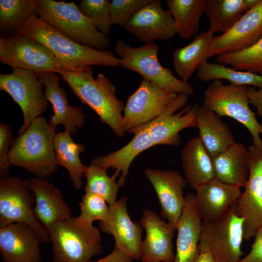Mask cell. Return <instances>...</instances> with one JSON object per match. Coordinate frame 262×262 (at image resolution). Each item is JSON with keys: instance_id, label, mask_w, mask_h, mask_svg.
<instances>
[{"instance_id": "obj_1", "label": "cell", "mask_w": 262, "mask_h": 262, "mask_svg": "<svg viewBox=\"0 0 262 262\" xmlns=\"http://www.w3.org/2000/svg\"><path fill=\"white\" fill-rule=\"evenodd\" d=\"M16 32L45 45L64 65L75 71L92 66H120V59L110 50H99L80 44L33 15Z\"/></svg>"}, {"instance_id": "obj_2", "label": "cell", "mask_w": 262, "mask_h": 262, "mask_svg": "<svg viewBox=\"0 0 262 262\" xmlns=\"http://www.w3.org/2000/svg\"><path fill=\"white\" fill-rule=\"evenodd\" d=\"M62 79L83 104L98 115L103 124L107 125L119 138L124 136L123 113L125 104L118 98L113 82L103 73L93 76L91 66L75 71L57 70Z\"/></svg>"}, {"instance_id": "obj_3", "label": "cell", "mask_w": 262, "mask_h": 262, "mask_svg": "<svg viewBox=\"0 0 262 262\" xmlns=\"http://www.w3.org/2000/svg\"><path fill=\"white\" fill-rule=\"evenodd\" d=\"M56 128L42 115L33 120L28 129L14 139L9 162L35 177L47 180L58 169L54 148Z\"/></svg>"}, {"instance_id": "obj_4", "label": "cell", "mask_w": 262, "mask_h": 262, "mask_svg": "<svg viewBox=\"0 0 262 262\" xmlns=\"http://www.w3.org/2000/svg\"><path fill=\"white\" fill-rule=\"evenodd\" d=\"M53 262H90L103 246L99 228L72 217L55 224L48 232Z\"/></svg>"}, {"instance_id": "obj_5", "label": "cell", "mask_w": 262, "mask_h": 262, "mask_svg": "<svg viewBox=\"0 0 262 262\" xmlns=\"http://www.w3.org/2000/svg\"><path fill=\"white\" fill-rule=\"evenodd\" d=\"M39 18L68 37L82 45L105 50L110 39L100 32L73 1L36 0Z\"/></svg>"}, {"instance_id": "obj_6", "label": "cell", "mask_w": 262, "mask_h": 262, "mask_svg": "<svg viewBox=\"0 0 262 262\" xmlns=\"http://www.w3.org/2000/svg\"><path fill=\"white\" fill-rule=\"evenodd\" d=\"M114 51L120 59L121 67L139 73L143 79L177 94L189 96L193 94L194 89L191 84L176 77L169 68L160 63L159 48L156 44L133 47L119 39L115 44Z\"/></svg>"}, {"instance_id": "obj_7", "label": "cell", "mask_w": 262, "mask_h": 262, "mask_svg": "<svg viewBox=\"0 0 262 262\" xmlns=\"http://www.w3.org/2000/svg\"><path fill=\"white\" fill-rule=\"evenodd\" d=\"M204 105L219 116L232 118L246 128L253 144L262 142V126L249 107L246 86L223 84L221 80L213 81L204 92Z\"/></svg>"}, {"instance_id": "obj_8", "label": "cell", "mask_w": 262, "mask_h": 262, "mask_svg": "<svg viewBox=\"0 0 262 262\" xmlns=\"http://www.w3.org/2000/svg\"><path fill=\"white\" fill-rule=\"evenodd\" d=\"M30 180L8 176L0 180V227L13 223L30 226L43 243L50 242L49 234L33 212L34 196Z\"/></svg>"}, {"instance_id": "obj_9", "label": "cell", "mask_w": 262, "mask_h": 262, "mask_svg": "<svg viewBox=\"0 0 262 262\" xmlns=\"http://www.w3.org/2000/svg\"><path fill=\"white\" fill-rule=\"evenodd\" d=\"M0 61L13 69L28 70L36 74L66 69L45 45L17 32L0 37Z\"/></svg>"}, {"instance_id": "obj_10", "label": "cell", "mask_w": 262, "mask_h": 262, "mask_svg": "<svg viewBox=\"0 0 262 262\" xmlns=\"http://www.w3.org/2000/svg\"><path fill=\"white\" fill-rule=\"evenodd\" d=\"M43 83L37 74L23 69H13L10 74L0 75V89L8 93L20 107L23 123L18 134H21L36 118L49 108Z\"/></svg>"}, {"instance_id": "obj_11", "label": "cell", "mask_w": 262, "mask_h": 262, "mask_svg": "<svg viewBox=\"0 0 262 262\" xmlns=\"http://www.w3.org/2000/svg\"><path fill=\"white\" fill-rule=\"evenodd\" d=\"M248 150L249 177L234 207L236 214L243 219L246 241L254 237L262 226V142L253 144Z\"/></svg>"}, {"instance_id": "obj_12", "label": "cell", "mask_w": 262, "mask_h": 262, "mask_svg": "<svg viewBox=\"0 0 262 262\" xmlns=\"http://www.w3.org/2000/svg\"><path fill=\"white\" fill-rule=\"evenodd\" d=\"M177 94L142 79L137 90L127 99L123 113L124 132H131L158 117Z\"/></svg>"}, {"instance_id": "obj_13", "label": "cell", "mask_w": 262, "mask_h": 262, "mask_svg": "<svg viewBox=\"0 0 262 262\" xmlns=\"http://www.w3.org/2000/svg\"><path fill=\"white\" fill-rule=\"evenodd\" d=\"M234 207L235 204L217 220L202 221V233L217 262H238L243 254V219Z\"/></svg>"}, {"instance_id": "obj_14", "label": "cell", "mask_w": 262, "mask_h": 262, "mask_svg": "<svg viewBox=\"0 0 262 262\" xmlns=\"http://www.w3.org/2000/svg\"><path fill=\"white\" fill-rule=\"evenodd\" d=\"M188 96L177 94L163 113L147 124L155 146H179L181 143L180 131L187 128L196 127V115L199 105L185 106Z\"/></svg>"}, {"instance_id": "obj_15", "label": "cell", "mask_w": 262, "mask_h": 262, "mask_svg": "<svg viewBox=\"0 0 262 262\" xmlns=\"http://www.w3.org/2000/svg\"><path fill=\"white\" fill-rule=\"evenodd\" d=\"M139 41L146 44L168 41L177 34L174 19L161 0H151L140 9L124 27Z\"/></svg>"}, {"instance_id": "obj_16", "label": "cell", "mask_w": 262, "mask_h": 262, "mask_svg": "<svg viewBox=\"0 0 262 262\" xmlns=\"http://www.w3.org/2000/svg\"><path fill=\"white\" fill-rule=\"evenodd\" d=\"M144 173L157 196L161 217L176 230L184 206V176L177 170L147 168Z\"/></svg>"}, {"instance_id": "obj_17", "label": "cell", "mask_w": 262, "mask_h": 262, "mask_svg": "<svg viewBox=\"0 0 262 262\" xmlns=\"http://www.w3.org/2000/svg\"><path fill=\"white\" fill-rule=\"evenodd\" d=\"M262 38V0L248 10L227 32L213 39L208 51L211 58L248 49Z\"/></svg>"}, {"instance_id": "obj_18", "label": "cell", "mask_w": 262, "mask_h": 262, "mask_svg": "<svg viewBox=\"0 0 262 262\" xmlns=\"http://www.w3.org/2000/svg\"><path fill=\"white\" fill-rule=\"evenodd\" d=\"M127 197L121 196L109 206L107 219L99 223L102 232L112 235L116 247L132 260L141 259L142 227L131 219L127 210Z\"/></svg>"}, {"instance_id": "obj_19", "label": "cell", "mask_w": 262, "mask_h": 262, "mask_svg": "<svg viewBox=\"0 0 262 262\" xmlns=\"http://www.w3.org/2000/svg\"><path fill=\"white\" fill-rule=\"evenodd\" d=\"M140 223L146 231L141 248L142 262H173V239L176 229L152 210L143 211Z\"/></svg>"}, {"instance_id": "obj_20", "label": "cell", "mask_w": 262, "mask_h": 262, "mask_svg": "<svg viewBox=\"0 0 262 262\" xmlns=\"http://www.w3.org/2000/svg\"><path fill=\"white\" fill-rule=\"evenodd\" d=\"M41 243L27 224L16 222L0 227V254L4 262H41Z\"/></svg>"}, {"instance_id": "obj_21", "label": "cell", "mask_w": 262, "mask_h": 262, "mask_svg": "<svg viewBox=\"0 0 262 262\" xmlns=\"http://www.w3.org/2000/svg\"><path fill=\"white\" fill-rule=\"evenodd\" d=\"M37 74L44 84L46 99L52 105L53 115L49 123L55 128L57 125H62L65 131L76 135L77 129L83 128L85 124L83 109L69 105L67 95L60 86V78L56 72L49 71Z\"/></svg>"}, {"instance_id": "obj_22", "label": "cell", "mask_w": 262, "mask_h": 262, "mask_svg": "<svg viewBox=\"0 0 262 262\" xmlns=\"http://www.w3.org/2000/svg\"><path fill=\"white\" fill-rule=\"evenodd\" d=\"M29 180V188L34 196V213L48 232L55 224L72 217V209L56 186L47 180Z\"/></svg>"}, {"instance_id": "obj_23", "label": "cell", "mask_w": 262, "mask_h": 262, "mask_svg": "<svg viewBox=\"0 0 262 262\" xmlns=\"http://www.w3.org/2000/svg\"><path fill=\"white\" fill-rule=\"evenodd\" d=\"M196 209L202 220L214 221L236 203L242 192L238 187L213 179L195 190Z\"/></svg>"}, {"instance_id": "obj_24", "label": "cell", "mask_w": 262, "mask_h": 262, "mask_svg": "<svg viewBox=\"0 0 262 262\" xmlns=\"http://www.w3.org/2000/svg\"><path fill=\"white\" fill-rule=\"evenodd\" d=\"M202 221L196 209L195 194L187 193L176 229V253L173 262H195L199 252Z\"/></svg>"}, {"instance_id": "obj_25", "label": "cell", "mask_w": 262, "mask_h": 262, "mask_svg": "<svg viewBox=\"0 0 262 262\" xmlns=\"http://www.w3.org/2000/svg\"><path fill=\"white\" fill-rule=\"evenodd\" d=\"M131 133H134V136L126 146L107 155L95 157L90 162L106 170L110 167L115 169V172L121 174L117 181L120 187L125 184L134 159L143 151L155 146L147 124L133 130Z\"/></svg>"}, {"instance_id": "obj_26", "label": "cell", "mask_w": 262, "mask_h": 262, "mask_svg": "<svg viewBox=\"0 0 262 262\" xmlns=\"http://www.w3.org/2000/svg\"><path fill=\"white\" fill-rule=\"evenodd\" d=\"M212 159L214 179L240 188L245 187L249 166L248 150L243 143L236 142Z\"/></svg>"}, {"instance_id": "obj_27", "label": "cell", "mask_w": 262, "mask_h": 262, "mask_svg": "<svg viewBox=\"0 0 262 262\" xmlns=\"http://www.w3.org/2000/svg\"><path fill=\"white\" fill-rule=\"evenodd\" d=\"M199 138L212 158L225 151L236 141L221 117L205 105L198 106L196 115Z\"/></svg>"}, {"instance_id": "obj_28", "label": "cell", "mask_w": 262, "mask_h": 262, "mask_svg": "<svg viewBox=\"0 0 262 262\" xmlns=\"http://www.w3.org/2000/svg\"><path fill=\"white\" fill-rule=\"evenodd\" d=\"M212 159L198 136L190 139L183 147L181 160L184 177L194 190L214 179Z\"/></svg>"}, {"instance_id": "obj_29", "label": "cell", "mask_w": 262, "mask_h": 262, "mask_svg": "<svg viewBox=\"0 0 262 262\" xmlns=\"http://www.w3.org/2000/svg\"><path fill=\"white\" fill-rule=\"evenodd\" d=\"M261 0H204V14L209 23V31L223 34L229 29Z\"/></svg>"}, {"instance_id": "obj_30", "label": "cell", "mask_w": 262, "mask_h": 262, "mask_svg": "<svg viewBox=\"0 0 262 262\" xmlns=\"http://www.w3.org/2000/svg\"><path fill=\"white\" fill-rule=\"evenodd\" d=\"M214 37L209 30L204 31L190 43L173 51V66L179 79L187 82L199 65L208 60V49Z\"/></svg>"}, {"instance_id": "obj_31", "label": "cell", "mask_w": 262, "mask_h": 262, "mask_svg": "<svg viewBox=\"0 0 262 262\" xmlns=\"http://www.w3.org/2000/svg\"><path fill=\"white\" fill-rule=\"evenodd\" d=\"M54 148L58 165L66 169L75 189L80 190L82 186V178L87 168L80 159L81 154L85 150L84 145L76 143L71 137V134L64 131L56 133Z\"/></svg>"}, {"instance_id": "obj_32", "label": "cell", "mask_w": 262, "mask_h": 262, "mask_svg": "<svg viewBox=\"0 0 262 262\" xmlns=\"http://www.w3.org/2000/svg\"><path fill=\"white\" fill-rule=\"evenodd\" d=\"M175 24L177 34L189 39L198 33L199 22L204 14V0H166Z\"/></svg>"}, {"instance_id": "obj_33", "label": "cell", "mask_w": 262, "mask_h": 262, "mask_svg": "<svg viewBox=\"0 0 262 262\" xmlns=\"http://www.w3.org/2000/svg\"><path fill=\"white\" fill-rule=\"evenodd\" d=\"M196 75L199 80L208 82L225 80L236 86H246L262 88V75L237 70L219 63L203 61L196 69Z\"/></svg>"}, {"instance_id": "obj_34", "label": "cell", "mask_w": 262, "mask_h": 262, "mask_svg": "<svg viewBox=\"0 0 262 262\" xmlns=\"http://www.w3.org/2000/svg\"><path fill=\"white\" fill-rule=\"evenodd\" d=\"M33 15H38L36 0H0V31L2 36L16 33Z\"/></svg>"}, {"instance_id": "obj_35", "label": "cell", "mask_w": 262, "mask_h": 262, "mask_svg": "<svg viewBox=\"0 0 262 262\" xmlns=\"http://www.w3.org/2000/svg\"><path fill=\"white\" fill-rule=\"evenodd\" d=\"M120 174L115 172L109 176L107 170L90 163L84 174L86 181L84 187L85 192L97 194L102 197L111 206L116 201V196L120 187L116 179Z\"/></svg>"}, {"instance_id": "obj_36", "label": "cell", "mask_w": 262, "mask_h": 262, "mask_svg": "<svg viewBox=\"0 0 262 262\" xmlns=\"http://www.w3.org/2000/svg\"><path fill=\"white\" fill-rule=\"evenodd\" d=\"M216 61L237 70L262 75V38L246 49L219 55Z\"/></svg>"}, {"instance_id": "obj_37", "label": "cell", "mask_w": 262, "mask_h": 262, "mask_svg": "<svg viewBox=\"0 0 262 262\" xmlns=\"http://www.w3.org/2000/svg\"><path fill=\"white\" fill-rule=\"evenodd\" d=\"M110 0H82L79 8L96 28L108 35L112 25L110 13Z\"/></svg>"}, {"instance_id": "obj_38", "label": "cell", "mask_w": 262, "mask_h": 262, "mask_svg": "<svg viewBox=\"0 0 262 262\" xmlns=\"http://www.w3.org/2000/svg\"><path fill=\"white\" fill-rule=\"evenodd\" d=\"M80 214L78 216L82 222L93 225L95 221H104L107 218L109 206L100 196L85 192L79 203Z\"/></svg>"}, {"instance_id": "obj_39", "label": "cell", "mask_w": 262, "mask_h": 262, "mask_svg": "<svg viewBox=\"0 0 262 262\" xmlns=\"http://www.w3.org/2000/svg\"><path fill=\"white\" fill-rule=\"evenodd\" d=\"M151 0H113L110 5L112 25L124 27L140 9Z\"/></svg>"}, {"instance_id": "obj_40", "label": "cell", "mask_w": 262, "mask_h": 262, "mask_svg": "<svg viewBox=\"0 0 262 262\" xmlns=\"http://www.w3.org/2000/svg\"><path fill=\"white\" fill-rule=\"evenodd\" d=\"M13 131L8 124L0 123V178L9 176L11 165L9 162L10 149L14 139Z\"/></svg>"}, {"instance_id": "obj_41", "label": "cell", "mask_w": 262, "mask_h": 262, "mask_svg": "<svg viewBox=\"0 0 262 262\" xmlns=\"http://www.w3.org/2000/svg\"><path fill=\"white\" fill-rule=\"evenodd\" d=\"M238 262H262V226L254 236V240L248 254Z\"/></svg>"}, {"instance_id": "obj_42", "label": "cell", "mask_w": 262, "mask_h": 262, "mask_svg": "<svg viewBox=\"0 0 262 262\" xmlns=\"http://www.w3.org/2000/svg\"><path fill=\"white\" fill-rule=\"evenodd\" d=\"M198 254L195 262H217L202 232L198 245Z\"/></svg>"}, {"instance_id": "obj_43", "label": "cell", "mask_w": 262, "mask_h": 262, "mask_svg": "<svg viewBox=\"0 0 262 262\" xmlns=\"http://www.w3.org/2000/svg\"><path fill=\"white\" fill-rule=\"evenodd\" d=\"M247 95L250 103L255 107L262 119V88L256 90L253 87H247ZM261 124L262 126V122Z\"/></svg>"}, {"instance_id": "obj_44", "label": "cell", "mask_w": 262, "mask_h": 262, "mask_svg": "<svg viewBox=\"0 0 262 262\" xmlns=\"http://www.w3.org/2000/svg\"><path fill=\"white\" fill-rule=\"evenodd\" d=\"M132 259L115 246L112 252L98 261L90 262H132Z\"/></svg>"}]
</instances>
